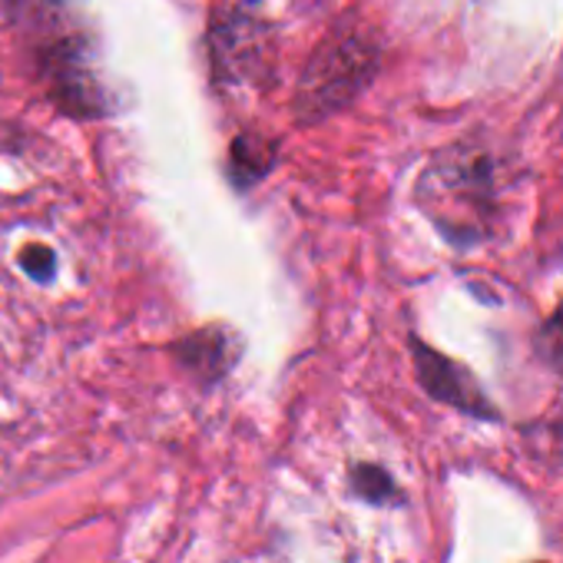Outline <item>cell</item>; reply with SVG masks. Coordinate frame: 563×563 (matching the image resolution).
<instances>
[{"label":"cell","instance_id":"cell-8","mask_svg":"<svg viewBox=\"0 0 563 563\" xmlns=\"http://www.w3.org/2000/svg\"><path fill=\"white\" fill-rule=\"evenodd\" d=\"M352 490L368 504H391L398 500V487L391 474L378 464H355L352 467Z\"/></svg>","mask_w":563,"mask_h":563},{"label":"cell","instance_id":"cell-2","mask_svg":"<svg viewBox=\"0 0 563 563\" xmlns=\"http://www.w3.org/2000/svg\"><path fill=\"white\" fill-rule=\"evenodd\" d=\"M418 202L451 242L471 245L490 232L497 212L494 159L467 146L438 156L418 183Z\"/></svg>","mask_w":563,"mask_h":563},{"label":"cell","instance_id":"cell-3","mask_svg":"<svg viewBox=\"0 0 563 563\" xmlns=\"http://www.w3.org/2000/svg\"><path fill=\"white\" fill-rule=\"evenodd\" d=\"M378 74V44L368 31L349 27L332 31L325 44L312 54L292 113L299 123H319L339 110H345Z\"/></svg>","mask_w":563,"mask_h":563},{"label":"cell","instance_id":"cell-7","mask_svg":"<svg viewBox=\"0 0 563 563\" xmlns=\"http://www.w3.org/2000/svg\"><path fill=\"white\" fill-rule=\"evenodd\" d=\"M275 150L278 146L262 133H239L229 153V176L235 189H252L258 179H265L275 163Z\"/></svg>","mask_w":563,"mask_h":563},{"label":"cell","instance_id":"cell-9","mask_svg":"<svg viewBox=\"0 0 563 563\" xmlns=\"http://www.w3.org/2000/svg\"><path fill=\"white\" fill-rule=\"evenodd\" d=\"M537 349H540V355H543L553 368H563V302H560V309L543 322L540 339H537Z\"/></svg>","mask_w":563,"mask_h":563},{"label":"cell","instance_id":"cell-4","mask_svg":"<svg viewBox=\"0 0 563 563\" xmlns=\"http://www.w3.org/2000/svg\"><path fill=\"white\" fill-rule=\"evenodd\" d=\"M209 57L222 87L262 80L272 64V27L245 8L219 11L209 31Z\"/></svg>","mask_w":563,"mask_h":563},{"label":"cell","instance_id":"cell-6","mask_svg":"<svg viewBox=\"0 0 563 563\" xmlns=\"http://www.w3.org/2000/svg\"><path fill=\"white\" fill-rule=\"evenodd\" d=\"M239 352H242L239 339L222 325L199 329L173 345V355L179 358V365L206 385L225 378L232 372V365L239 362Z\"/></svg>","mask_w":563,"mask_h":563},{"label":"cell","instance_id":"cell-10","mask_svg":"<svg viewBox=\"0 0 563 563\" xmlns=\"http://www.w3.org/2000/svg\"><path fill=\"white\" fill-rule=\"evenodd\" d=\"M21 265H24V272H27L31 278L51 282V278H54V268H57V255H54V249H47V245H27V249L21 252Z\"/></svg>","mask_w":563,"mask_h":563},{"label":"cell","instance_id":"cell-1","mask_svg":"<svg viewBox=\"0 0 563 563\" xmlns=\"http://www.w3.org/2000/svg\"><path fill=\"white\" fill-rule=\"evenodd\" d=\"M11 21L31 54L51 100L74 117L107 113V93L93 67V44L74 0H11Z\"/></svg>","mask_w":563,"mask_h":563},{"label":"cell","instance_id":"cell-5","mask_svg":"<svg viewBox=\"0 0 563 563\" xmlns=\"http://www.w3.org/2000/svg\"><path fill=\"white\" fill-rule=\"evenodd\" d=\"M411 352H415L418 382L431 398H438V401H444L464 415H474V418H497V411L490 408V401L484 398V391L477 388V382L471 378L467 368L438 355L424 342H411Z\"/></svg>","mask_w":563,"mask_h":563}]
</instances>
